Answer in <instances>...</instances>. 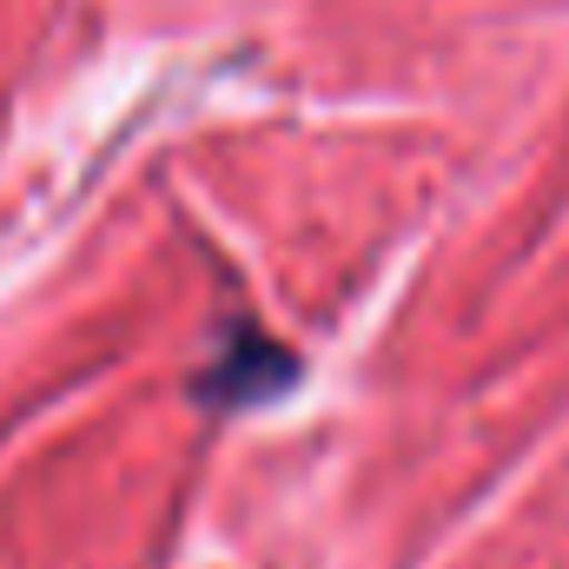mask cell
I'll use <instances>...</instances> for the list:
<instances>
[{
	"instance_id": "1",
	"label": "cell",
	"mask_w": 569,
	"mask_h": 569,
	"mask_svg": "<svg viewBox=\"0 0 569 569\" xmlns=\"http://www.w3.org/2000/svg\"><path fill=\"white\" fill-rule=\"evenodd\" d=\"M291 351L279 345H266V338H239V345H226V358L199 378V398L206 405H259V398H279L284 385H291Z\"/></svg>"
}]
</instances>
